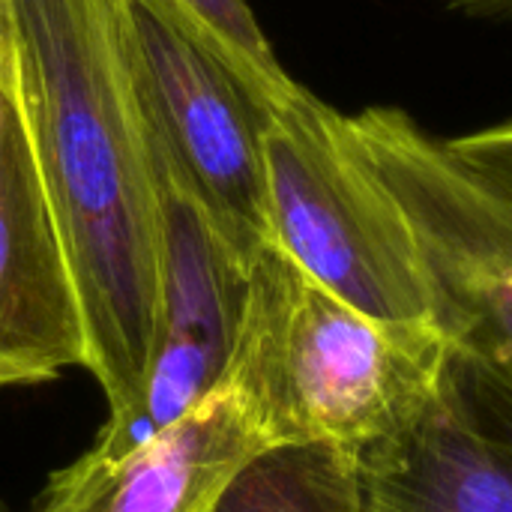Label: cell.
I'll use <instances>...</instances> for the list:
<instances>
[{"mask_svg":"<svg viewBox=\"0 0 512 512\" xmlns=\"http://www.w3.org/2000/svg\"><path fill=\"white\" fill-rule=\"evenodd\" d=\"M0 111H3V90H0Z\"/></svg>","mask_w":512,"mask_h":512,"instance_id":"14","label":"cell"},{"mask_svg":"<svg viewBox=\"0 0 512 512\" xmlns=\"http://www.w3.org/2000/svg\"><path fill=\"white\" fill-rule=\"evenodd\" d=\"M261 156L273 243L300 270L378 321L441 327L417 234L348 114L297 84L264 108Z\"/></svg>","mask_w":512,"mask_h":512,"instance_id":"3","label":"cell"},{"mask_svg":"<svg viewBox=\"0 0 512 512\" xmlns=\"http://www.w3.org/2000/svg\"><path fill=\"white\" fill-rule=\"evenodd\" d=\"M459 162L512 195V120L483 126L456 138H444Z\"/></svg>","mask_w":512,"mask_h":512,"instance_id":"12","label":"cell"},{"mask_svg":"<svg viewBox=\"0 0 512 512\" xmlns=\"http://www.w3.org/2000/svg\"><path fill=\"white\" fill-rule=\"evenodd\" d=\"M162 198L159 339L141 396L99 429L90 459H120L186 417L225 378L249 288V264L156 165Z\"/></svg>","mask_w":512,"mask_h":512,"instance_id":"6","label":"cell"},{"mask_svg":"<svg viewBox=\"0 0 512 512\" xmlns=\"http://www.w3.org/2000/svg\"><path fill=\"white\" fill-rule=\"evenodd\" d=\"M12 105L75 288L84 369L108 417L141 396L159 339L162 198L123 0H0Z\"/></svg>","mask_w":512,"mask_h":512,"instance_id":"1","label":"cell"},{"mask_svg":"<svg viewBox=\"0 0 512 512\" xmlns=\"http://www.w3.org/2000/svg\"><path fill=\"white\" fill-rule=\"evenodd\" d=\"M360 483L366 512H512V426L453 345L417 411L360 447Z\"/></svg>","mask_w":512,"mask_h":512,"instance_id":"7","label":"cell"},{"mask_svg":"<svg viewBox=\"0 0 512 512\" xmlns=\"http://www.w3.org/2000/svg\"><path fill=\"white\" fill-rule=\"evenodd\" d=\"M261 447L249 411L219 384L144 447L111 462L84 453L51 474L30 512H207Z\"/></svg>","mask_w":512,"mask_h":512,"instance_id":"9","label":"cell"},{"mask_svg":"<svg viewBox=\"0 0 512 512\" xmlns=\"http://www.w3.org/2000/svg\"><path fill=\"white\" fill-rule=\"evenodd\" d=\"M84 327L24 129L0 111V390L84 369Z\"/></svg>","mask_w":512,"mask_h":512,"instance_id":"8","label":"cell"},{"mask_svg":"<svg viewBox=\"0 0 512 512\" xmlns=\"http://www.w3.org/2000/svg\"><path fill=\"white\" fill-rule=\"evenodd\" d=\"M123 12L156 165L204 210L225 246L252 264L273 243L264 108L165 0H123Z\"/></svg>","mask_w":512,"mask_h":512,"instance_id":"5","label":"cell"},{"mask_svg":"<svg viewBox=\"0 0 512 512\" xmlns=\"http://www.w3.org/2000/svg\"><path fill=\"white\" fill-rule=\"evenodd\" d=\"M348 120L405 207L450 345L512 402V195L402 108L372 105Z\"/></svg>","mask_w":512,"mask_h":512,"instance_id":"4","label":"cell"},{"mask_svg":"<svg viewBox=\"0 0 512 512\" xmlns=\"http://www.w3.org/2000/svg\"><path fill=\"white\" fill-rule=\"evenodd\" d=\"M168 9L243 81L261 108L288 96L297 81L285 72L249 0H165Z\"/></svg>","mask_w":512,"mask_h":512,"instance_id":"11","label":"cell"},{"mask_svg":"<svg viewBox=\"0 0 512 512\" xmlns=\"http://www.w3.org/2000/svg\"><path fill=\"white\" fill-rule=\"evenodd\" d=\"M450 357L438 324L378 321L300 270L276 243L249 264L222 384L264 444L366 447L408 420Z\"/></svg>","mask_w":512,"mask_h":512,"instance_id":"2","label":"cell"},{"mask_svg":"<svg viewBox=\"0 0 512 512\" xmlns=\"http://www.w3.org/2000/svg\"><path fill=\"white\" fill-rule=\"evenodd\" d=\"M207 512H366L360 450L324 441L261 447Z\"/></svg>","mask_w":512,"mask_h":512,"instance_id":"10","label":"cell"},{"mask_svg":"<svg viewBox=\"0 0 512 512\" xmlns=\"http://www.w3.org/2000/svg\"><path fill=\"white\" fill-rule=\"evenodd\" d=\"M0 512H9V507H6V504H3V501H0Z\"/></svg>","mask_w":512,"mask_h":512,"instance_id":"13","label":"cell"}]
</instances>
